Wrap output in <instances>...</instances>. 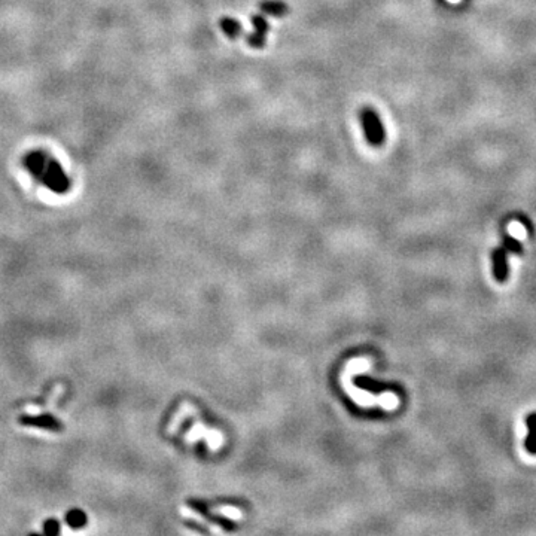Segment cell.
Wrapping results in <instances>:
<instances>
[{"label":"cell","instance_id":"cell-1","mask_svg":"<svg viewBox=\"0 0 536 536\" xmlns=\"http://www.w3.org/2000/svg\"><path fill=\"white\" fill-rule=\"evenodd\" d=\"M359 121L363 129L365 139H367L371 146H381L386 140V130L376 110L370 106H363L359 110Z\"/></svg>","mask_w":536,"mask_h":536},{"label":"cell","instance_id":"cell-2","mask_svg":"<svg viewBox=\"0 0 536 536\" xmlns=\"http://www.w3.org/2000/svg\"><path fill=\"white\" fill-rule=\"evenodd\" d=\"M38 182H40L44 186H47L48 190H51L55 194H66L71 190V179L66 175L63 170L62 164L58 163L54 158H48L47 167L44 170V173L40 175L38 179Z\"/></svg>","mask_w":536,"mask_h":536},{"label":"cell","instance_id":"cell-3","mask_svg":"<svg viewBox=\"0 0 536 536\" xmlns=\"http://www.w3.org/2000/svg\"><path fill=\"white\" fill-rule=\"evenodd\" d=\"M18 423L23 426H33L49 432H62L64 424L60 422L54 414L42 413V414H21L18 417Z\"/></svg>","mask_w":536,"mask_h":536},{"label":"cell","instance_id":"cell-4","mask_svg":"<svg viewBox=\"0 0 536 536\" xmlns=\"http://www.w3.org/2000/svg\"><path fill=\"white\" fill-rule=\"evenodd\" d=\"M251 20H252V25H253V31L246 36V42H248V45L253 49H262L267 44V35L270 31V24L262 14L252 15Z\"/></svg>","mask_w":536,"mask_h":536},{"label":"cell","instance_id":"cell-5","mask_svg":"<svg viewBox=\"0 0 536 536\" xmlns=\"http://www.w3.org/2000/svg\"><path fill=\"white\" fill-rule=\"evenodd\" d=\"M48 158H49V155L44 151H30L24 155L23 166L38 181L40 175L44 173V170L48 163Z\"/></svg>","mask_w":536,"mask_h":536},{"label":"cell","instance_id":"cell-6","mask_svg":"<svg viewBox=\"0 0 536 536\" xmlns=\"http://www.w3.org/2000/svg\"><path fill=\"white\" fill-rule=\"evenodd\" d=\"M507 253H508V251L504 248V246H499V248L493 249V252H492L493 276H495V280L498 283L507 282V279L509 276Z\"/></svg>","mask_w":536,"mask_h":536},{"label":"cell","instance_id":"cell-7","mask_svg":"<svg viewBox=\"0 0 536 536\" xmlns=\"http://www.w3.org/2000/svg\"><path fill=\"white\" fill-rule=\"evenodd\" d=\"M258 6L262 14L277 16V18L285 16L289 12V6L285 2H282V0H262Z\"/></svg>","mask_w":536,"mask_h":536},{"label":"cell","instance_id":"cell-8","mask_svg":"<svg viewBox=\"0 0 536 536\" xmlns=\"http://www.w3.org/2000/svg\"><path fill=\"white\" fill-rule=\"evenodd\" d=\"M219 27H220V30H222L224 35L229 39L240 38L242 33H243L242 23L233 18V16H222V18L219 20Z\"/></svg>","mask_w":536,"mask_h":536},{"label":"cell","instance_id":"cell-9","mask_svg":"<svg viewBox=\"0 0 536 536\" xmlns=\"http://www.w3.org/2000/svg\"><path fill=\"white\" fill-rule=\"evenodd\" d=\"M526 426L529 433L524 439V447L529 455H536V413H531L526 417Z\"/></svg>","mask_w":536,"mask_h":536},{"label":"cell","instance_id":"cell-10","mask_svg":"<svg viewBox=\"0 0 536 536\" xmlns=\"http://www.w3.org/2000/svg\"><path fill=\"white\" fill-rule=\"evenodd\" d=\"M66 523L67 526L72 527V529H82V527L87 524V515L78 508L71 509V511L66 514Z\"/></svg>","mask_w":536,"mask_h":536},{"label":"cell","instance_id":"cell-11","mask_svg":"<svg viewBox=\"0 0 536 536\" xmlns=\"http://www.w3.org/2000/svg\"><path fill=\"white\" fill-rule=\"evenodd\" d=\"M504 248L509 252V253H515V255H522L523 253V246L522 243L517 240V238L514 235H509L507 234L504 237Z\"/></svg>","mask_w":536,"mask_h":536},{"label":"cell","instance_id":"cell-12","mask_svg":"<svg viewBox=\"0 0 536 536\" xmlns=\"http://www.w3.org/2000/svg\"><path fill=\"white\" fill-rule=\"evenodd\" d=\"M60 532H62V526H60V522L57 518H48V520L44 522V533L48 536H57Z\"/></svg>","mask_w":536,"mask_h":536}]
</instances>
